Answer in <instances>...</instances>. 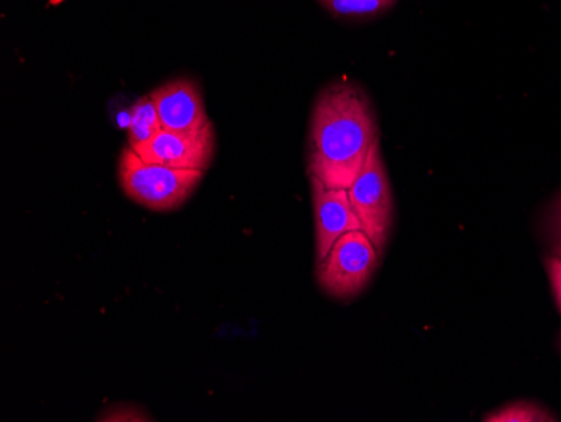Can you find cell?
Instances as JSON below:
<instances>
[{"mask_svg": "<svg viewBox=\"0 0 561 422\" xmlns=\"http://www.w3.org/2000/svg\"><path fill=\"white\" fill-rule=\"evenodd\" d=\"M348 195L362 231L383 256L393 228V195L389 173L381 159L380 141L371 147L364 169L350 185Z\"/></svg>", "mask_w": 561, "mask_h": 422, "instance_id": "277c9868", "label": "cell"}, {"mask_svg": "<svg viewBox=\"0 0 561 422\" xmlns=\"http://www.w3.org/2000/svg\"><path fill=\"white\" fill-rule=\"evenodd\" d=\"M310 182L317 229V261L320 263L343 235L358 231L362 225L353 209L348 191L327 187L314 178H310Z\"/></svg>", "mask_w": 561, "mask_h": 422, "instance_id": "8992f818", "label": "cell"}, {"mask_svg": "<svg viewBox=\"0 0 561 422\" xmlns=\"http://www.w3.org/2000/svg\"><path fill=\"white\" fill-rule=\"evenodd\" d=\"M135 152L151 163L173 169L204 170L207 172L216 156V134L213 122L195 132H157L150 140L134 148Z\"/></svg>", "mask_w": 561, "mask_h": 422, "instance_id": "5b68a950", "label": "cell"}, {"mask_svg": "<svg viewBox=\"0 0 561 422\" xmlns=\"http://www.w3.org/2000/svg\"><path fill=\"white\" fill-rule=\"evenodd\" d=\"M377 141L367 93L353 81H333L318 94L311 113L308 175L327 187L348 191Z\"/></svg>", "mask_w": 561, "mask_h": 422, "instance_id": "6da1fadb", "label": "cell"}, {"mask_svg": "<svg viewBox=\"0 0 561 422\" xmlns=\"http://www.w3.org/2000/svg\"><path fill=\"white\" fill-rule=\"evenodd\" d=\"M486 422H548L557 421L553 414L535 402H513L484 418Z\"/></svg>", "mask_w": 561, "mask_h": 422, "instance_id": "9c48e42d", "label": "cell"}, {"mask_svg": "<svg viewBox=\"0 0 561 422\" xmlns=\"http://www.w3.org/2000/svg\"><path fill=\"white\" fill-rule=\"evenodd\" d=\"M545 266H547L548 276H550L551 288H553L554 300H557L558 310L561 315V258H545Z\"/></svg>", "mask_w": 561, "mask_h": 422, "instance_id": "7c38bea8", "label": "cell"}, {"mask_svg": "<svg viewBox=\"0 0 561 422\" xmlns=\"http://www.w3.org/2000/svg\"><path fill=\"white\" fill-rule=\"evenodd\" d=\"M560 346H561V340H560Z\"/></svg>", "mask_w": 561, "mask_h": 422, "instance_id": "4fadbf2b", "label": "cell"}, {"mask_svg": "<svg viewBox=\"0 0 561 422\" xmlns=\"http://www.w3.org/2000/svg\"><path fill=\"white\" fill-rule=\"evenodd\" d=\"M204 175V170L147 162L130 145L118 160V182L126 197L153 213H170L184 206Z\"/></svg>", "mask_w": 561, "mask_h": 422, "instance_id": "7a4b0ae2", "label": "cell"}, {"mask_svg": "<svg viewBox=\"0 0 561 422\" xmlns=\"http://www.w3.org/2000/svg\"><path fill=\"white\" fill-rule=\"evenodd\" d=\"M380 258L374 242L362 229L346 232L317 264L318 285L335 300H352L367 288Z\"/></svg>", "mask_w": 561, "mask_h": 422, "instance_id": "3957f363", "label": "cell"}, {"mask_svg": "<svg viewBox=\"0 0 561 422\" xmlns=\"http://www.w3.org/2000/svg\"><path fill=\"white\" fill-rule=\"evenodd\" d=\"M548 232H550L554 256L561 258V194L558 195L548 216Z\"/></svg>", "mask_w": 561, "mask_h": 422, "instance_id": "8fae6325", "label": "cell"}, {"mask_svg": "<svg viewBox=\"0 0 561 422\" xmlns=\"http://www.w3.org/2000/svg\"><path fill=\"white\" fill-rule=\"evenodd\" d=\"M150 96L165 130L195 132L210 123L201 88L188 78L169 81L151 91Z\"/></svg>", "mask_w": 561, "mask_h": 422, "instance_id": "52a82bcc", "label": "cell"}, {"mask_svg": "<svg viewBox=\"0 0 561 422\" xmlns=\"http://www.w3.org/2000/svg\"><path fill=\"white\" fill-rule=\"evenodd\" d=\"M397 0H321V4L343 18H367L387 12L396 5Z\"/></svg>", "mask_w": 561, "mask_h": 422, "instance_id": "30bf717a", "label": "cell"}, {"mask_svg": "<svg viewBox=\"0 0 561 422\" xmlns=\"http://www.w3.org/2000/svg\"><path fill=\"white\" fill-rule=\"evenodd\" d=\"M162 130L159 112L150 94L138 98L131 105L130 119H128V145L131 148L150 140L157 132Z\"/></svg>", "mask_w": 561, "mask_h": 422, "instance_id": "ba28073f", "label": "cell"}]
</instances>
